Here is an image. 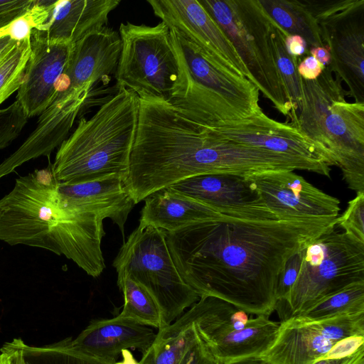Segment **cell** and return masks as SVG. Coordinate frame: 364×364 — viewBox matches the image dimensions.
<instances>
[{
    "label": "cell",
    "instance_id": "obj_1",
    "mask_svg": "<svg viewBox=\"0 0 364 364\" xmlns=\"http://www.w3.org/2000/svg\"><path fill=\"white\" fill-rule=\"evenodd\" d=\"M337 218L282 220L222 214L165 232L181 277L199 297H216L248 314L269 316L277 309V282L287 259L335 229Z\"/></svg>",
    "mask_w": 364,
    "mask_h": 364
},
{
    "label": "cell",
    "instance_id": "obj_2",
    "mask_svg": "<svg viewBox=\"0 0 364 364\" xmlns=\"http://www.w3.org/2000/svg\"><path fill=\"white\" fill-rule=\"evenodd\" d=\"M56 184L50 167L16 178L0 199V240L63 255L97 277L105 268L103 219L68 203Z\"/></svg>",
    "mask_w": 364,
    "mask_h": 364
},
{
    "label": "cell",
    "instance_id": "obj_3",
    "mask_svg": "<svg viewBox=\"0 0 364 364\" xmlns=\"http://www.w3.org/2000/svg\"><path fill=\"white\" fill-rule=\"evenodd\" d=\"M138 96L122 88L89 119L81 118L59 146L50 166L60 183H77L127 174L139 115Z\"/></svg>",
    "mask_w": 364,
    "mask_h": 364
},
{
    "label": "cell",
    "instance_id": "obj_4",
    "mask_svg": "<svg viewBox=\"0 0 364 364\" xmlns=\"http://www.w3.org/2000/svg\"><path fill=\"white\" fill-rule=\"evenodd\" d=\"M348 95L342 80L326 66L316 80L302 79L301 102L290 123L330 166L341 168L350 189L364 193V103L348 102Z\"/></svg>",
    "mask_w": 364,
    "mask_h": 364
},
{
    "label": "cell",
    "instance_id": "obj_5",
    "mask_svg": "<svg viewBox=\"0 0 364 364\" xmlns=\"http://www.w3.org/2000/svg\"><path fill=\"white\" fill-rule=\"evenodd\" d=\"M169 28L179 76L168 102L208 128L245 119L261 108L259 90L251 80L217 63Z\"/></svg>",
    "mask_w": 364,
    "mask_h": 364
},
{
    "label": "cell",
    "instance_id": "obj_6",
    "mask_svg": "<svg viewBox=\"0 0 364 364\" xmlns=\"http://www.w3.org/2000/svg\"><path fill=\"white\" fill-rule=\"evenodd\" d=\"M233 45L251 80L282 114L293 108L274 58L271 18L259 0H198Z\"/></svg>",
    "mask_w": 364,
    "mask_h": 364
},
{
    "label": "cell",
    "instance_id": "obj_7",
    "mask_svg": "<svg viewBox=\"0 0 364 364\" xmlns=\"http://www.w3.org/2000/svg\"><path fill=\"white\" fill-rule=\"evenodd\" d=\"M298 277L277 304L284 318L297 316L345 287L364 282V243L329 230L306 244Z\"/></svg>",
    "mask_w": 364,
    "mask_h": 364
},
{
    "label": "cell",
    "instance_id": "obj_8",
    "mask_svg": "<svg viewBox=\"0 0 364 364\" xmlns=\"http://www.w3.org/2000/svg\"><path fill=\"white\" fill-rule=\"evenodd\" d=\"M113 267L117 274H128L152 295L161 311L164 327L200 298L181 277L163 230L138 225L121 247Z\"/></svg>",
    "mask_w": 364,
    "mask_h": 364
},
{
    "label": "cell",
    "instance_id": "obj_9",
    "mask_svg": "<svg viewBox=\"0 0 364 364\" xmlns=\"http://www.w3.org/2000/svg\"><path fill=\"white\" fill-rule=\"evenodd\" d=\"M121 53L114 75L116 87L138 97L169 102L179 76L169 27L161 21L151 26L122 23Z\"/></svg>",
    "mask_w": 364,
    "mask_h": 364
},
{
    "label": "cell",
    "instance_id": "obj_10",
    "mask_svg": "<svg viewBox=\"0 0 364 364\" xmlns=\"http://www.w3.org/2000/svg\"><path fill=\"white\" fill-rule=\"evenodd\" d=\"M316 18L330 50L328 67L364 103V0H301Z\"/></svg>",
    "mask_w": 364,
    "mask_h": 364
},
{
    "label": "cell",
    "instance_id": "obj_11",
    "mask_svg": "<svg viewBox=\"0 0 364 364\" xmlns=\"http://www.w3.org/2000/svg\"><path fill=\"white\" fill-rule=\"evenodd\" d=\"M353 336H364V313L317 320L292 316L280 321L275 341L261 356L273 364H314Z\"/></svg>",
    "mask_w": 364,
    "mask_h": 364
},
{
    "label": "cell",
    "instance_id": "obj_12",
    "mask_svg": "<svg viewBox=\"0 0 364 364\" xmlns=\"http://www.w3.org/2000/svg\"><path fill=\"white\" fill-rule=\"evenodd\" d=\"M264 205L277 220L335 219L339 200L319 190L294 171L247 176Z\"/></svg>",
    "mask_w": 364,
    "mask_h": 364
},
{
    "label": "cell",
    "instance_id": "obj_13",
    "mask_svg": "<svg viewBox=\"0 0 364 364\" xmlns=\"http://www.w3.org/2000/svg\"><path fill=\"white\" fill-rule=\"evenodd\" d=\"M147 3L156 17L209 58L251 80L233 45L198 0H148Z\"/></svg>",
    "mask_w": 364,
    "mask_h": 364
},
{
    "label": "cell",
    "instance_id": "obj_14",
    "mask_svg": "<svg viewBox=\"0 0 364 364\" xmlns=\"http://www.w3.org/2000/svg\"><path fill=\"white\" fill-rule=\"evenodd\" d=\"M208 129L217 137L226 141L329 166L298 127L269 117L262 108L245 119Z\"/></svg>",
    "mask_w": 364,
    "mask_h": 364
},
{
    "label": "cell",
    "instance_id": "obj_15",
    "mask_svg": "<svg viewBox=\"0 0 364 364\" xmlns=\"http://www.w3.org/2000/svg\"><path fill=\"white\" fill-rule=\"evenodd\" d=\"M121 48L119 32L107 26L89 33L73 44L57 90L88 100L93 89L115 75Z\"/></svg>",
    "mask_w": 364,
    "mask_h": 364
},
{
    "label": "cell",
    "instance_id": "obj_16",
    "mask_svg": "<svg viewBox=\"0 0 364 364\" xmlns=\"http://www.w3.org/2000/svg\"><path fill=\"white\" fill-rule=\"evenodd\" d=\"M30 43L31 54L16 97L28 118L41 114L55 99L73 46L50 40L36 28Z\"/></svg>",
    "mask_w": 364,
    "mask_h": 364
},
{
    "label": "cell",
    "instance_id": "obj_17",
    "mask_svg": "<svg viewBox=\"0 0 364 364\" xmlns=\"http://www.w3.org/2000/svg\"><path fill=\"white\" fill-rule=\"evenodd\" d=\"M168 188L221 214L249 219L277 220L264 205L247 176L230 173L196 176Z\"/></svg>",
    "mask_w": 364,
    "mask_h": 364
},
{
    "label": "cell",
    "instance_id": "obj_18",
    "mask_svg": "<svg viewBox=\"0 0 364 364\" xmlns=\"http://www.w3.org/2000/svg\"><path fill=\"white\" fill-rule=\"evenodd\" d=\"M87 98L57 90L40 115L36 129L18 149L0 164V180L23 164L50 154L66 139Z\"/></svg>",
    "mask_w": 364,
    "mask_h": 364
},
{
    "label": "cell",
    "instance_id": "obj_19",
    "mask_svg": "<svg viewBox=\"0 0 364 364\" xmlns=\"http://www.w3.org/2000/svg\"><path fill=\"white\" fill-rule=\"evenodd\" d=\"M156 333L149 326L122 317L92 321L70 345L88 355L115 363L122 350L136 348L142 353L152 344Z\"/></svg>",
    "mask_w": 364,
    "mask_h": 364
},
{
    "label": "cell",
    "instance_id": "obj_20",
    "mask_svg": "<svg viewBox=\"0 0 364 364\" xmlns=\"http://www.w3.org/2000/svg\"><path fill=\"white\" fill-rule=\"evenodd\" d=\"M124 178L112 175L100 179L66 183L57 181L58 192L70 204L109 218L124 235V225L136 205L124 185Z\"/></svg>",
    "mask_w": 364,
    "mask_h": 364
},
{
    "label": "cell",
    "instance_id": "obj_21",
    "mask_svg": "<svg viewBox=\"0 0 364 364\" xmlns=\"http://www.w3.org/2000/svg\"><path fill=\"white\" fill-rule=\"evenodd\" d=\"M120 0L55 1L48 20L37 30L50 40L74 44L107 26L109 14Z\"/></svg>",
    "mask_w": 364,
    "mask_h": 364
},
{
    "label": "cell",
    "instance_id": "obj_22",
    "mask_svg": "<svg viewBox=\"0 0 364 364\" xmlns=\"http://www.w3.org/2000/svg\"><path fill=\"white\" fill-rule=\"evenodd\" d=\"M139 226L174 232L222 215L213 208L168 187L148 196Z\"/></svg>",
    "mask_w": 364,
    "mask_h": 364
},
{
    "label": "cell",
    "instance_id": "obj_23",
    "mask_svg": "<svg viewBox=\"0 0 364 364\" xmlns=\"http://www.w3.org/2000/svg\"><path fill=\"white\" fill-rule=\"evenodd\" d=\"M280 322L267 316L250 318L242 328L231 332L209 344L213 355L221 363L262 355L275 341Z\"/></svg>",
    "mask_w": 364,
    "mask_h": 364
},
{
    "label": "cell",
    "instance_id": "obj_24",
    "mask_svg": "<svg viewBox=\"0 0 364 364\" xmlns=\"http://www.w3.org/2000/svg\"><path fill=\"white\" fill-rule=\"evenodd\" d=\"M190 309L198 333L206 344L244 328L250 319L242 309L213 296L200 297Z\"/></svg>",
    "mask_w": 364,
    "mask_h": 364
},
{
    "label": "cell",
    "instance_id": "obj_25",
    "mask_svg": "<svg viewBox=\"0 0 364 364\" xmlns=\"http://www.w3.org/2000/svg\"><path fill=\"white\" fill-rule=\"evenodd\" d=\"M197 330L188 309L170 325L159 329L151 346L142 353L139 364H178L195 339Z\"/></svg>",
    "mask_w": 364,
    "mask_h": 364
},
{
    "label": "cell",
    "instance_id": "obj_26",
    "mask_svg": "<svg viewBox=\"0 0 364 364\" xmlns=\"http://www.w3.org/2000/svg\"><path fill=\"white\" fill-rule=\"evenodd\" d=\"M269 16L288 35H298L309 49L323 47L317 21L301 0H259Z\"/></svg>",
    "mask_w": 364,
    "mask_h": 364
},
{
    "label": "cell",
    "instance_id": "obj_27",
    "mask_svg": "<svg viewBox=\"0 0 364 364\" xmlns=\"http://www.w3.org/2000/svg\"><path fill=\"white\" fill-rule=\"evenodd\" d=\"M117 283L124 299L119 316L158 329L164 328L160 307L145 287L127 274H118Z\"/></svg>",
    "mask_w": 364,
    "mask_h": 364
},
{
    "label": "cell",
    "instance_id": "obj_28",
    "mask_svg": "<svg viewBox=\"0 0 364 364\" xmlns=\"http://www.w3.org/2000/svg\"><path fill=\"white\" fill-rule=\"evenodd\" d=\"M270 35L276 65L292 105L293 112L290 117L292 120L296 117L301 99L302 78L297 70L300 58L289 54L284 43L288 34L272 18Z\"/></svg>",
    "mask_w": 364,
    "mask_h": 364
},
{
    "label": "cell",
    "instance_id": "obj_29",
    "mask_svg": "<svg viewBox=\"0 0 364 364\" xmlns=\"http://www.w3.org/2000/svg\"><path fill=\"white\" fill-rule=\"evenodd\" d=\"M14 340L25 364H114L75 350L70 345V338L43 346L27 345L21 338Z\"/></svg>",
    "mask_w": 364,
    "mask_h": 364
},
{
    "label": "cell",
    "instance_id": "obj_30",
    "mask_svg": "<svg viewBox=\"0 0 364 364\" xmlns=\"http://www.w3.org/2000/svg\"><path fill=\"white\" fill-rule=\"evenodd\" d=\"M364 313V282L352 284L295 316L309 320Z\"/></svg>",
    "mask_w": 364,
    "mask_h": 364
},
{
    "label": "cell",
    "instance_id": "obj_31",
    "mask_svg": "<svg viewBox=\"0 0 364 364\" xmlns=\"http://www.w3.org/2000/svg\"><path fill=\"white\" fill-rule=\"evenodd\" d=\"M30 54L29 37L16 42L0 55V104L19 89Z\"/></svg>",
    "mask_w": 364,
    "mask_h": 364
},
{
    "label": "cell",
    "instance_id": "obj_32",
    "mask_svg": "<svg viewBox=\"0 0 364 364\" xmlns=\"http://www.w3.org/2000/svg\"><path fill=\"white\" fill-rule=\"evenodd\" d=\"M55 1L34 0L33 6L25 14L0 30V38L9 36L16 41L29 38L33 29H38L48 20Z\"/></svg>",
    "mask_w": 364,
    "mask_h": 364
},
{
    "label": "cell",
    "instance_id": "obj_33",
    "mask_svg": "<svg viewBox=\"0 0 364 364\" xmlns=\"http://www.w3.org/2000/svg\"><path fill=\"white\" fill-rule=\"evenodd\" d=\"M336 225L349 237L364 243V193H356L348 202L346 210L337 218Z\"/></svg>",
    "mask_w": 364,
    "mask_h": 364
},
{
    "label": "cell",
    "instance_id": "obj_34",
    "mask_svg": "<svg viewBox=\"0 0 364 364\" xmlns=\"http://www.w3.org/2000/svg\"><path fill=\"white\" fill-rule=\"evenodd\" d=\"M27 119L17 100L6 108L0 109V149L7 147L18 136Z\"/></svg>",
    "mask_w": 364,
    "mask_h": 364
},
{
    "label": "cell",
    "instance_id": "obj_35",
    "mask_svg": "<svg viewBox=\"0 0 364 364\" xmlns=\"http://www.w3.org/2000/svg\"><path fill=\"white\" fill-rule=\"evenodd\" d=\"M302 249L293 254L282 268L276 289L277 305L285 300L298 277L303 257Z\"/></svg>",
    "mask_w": 364,
    "mask_h": 364
},
{
    "label": "cell",
    "instance_id": "obj_36",
    "mask_svg": "<svg viewBox=\"0 0 364 364\" xmlns=\"http://www.w3.org/2000/svg\"><path fill=\"white\" fill-rule=\"evenodd\" d=\"M197 330V329H196ZM178 364H222L211 353L204 341L197 335Z\"/></svg>",
    "mask_w": 364,
    "mask_h": 364
},
{
    "label": "cell",
    "instance_id": "obj_37",
    "mask_svg": "<svg viewBox=\"0 0 364 364\" xmlns=\"http://www.w3.org/2000/svg\"><path fill=\"white\" fill-rule=\"evenodd\" d=\"M33 3V0L0 1V30L25 14Z\"/></svg>",
    "mask_w": 364,
    "mask_h": 364
},
{
    "label": "cell",
    "instance_id": "obj_38",
    "mask_svg": "<svg viewBox=\"0 0 364 364\" xmlns=\"http://www.w3.org/2000/svg\"><path fill=\"white\" fill-rule=\"evenodd\" d=\"M324 66L312 55L306 56L298 64L297 70L302 79L316 80L322 73Z\"/></svg>",
    "mask_w": 364,
    "mask_h": 364
},
{
    "label": "cell",
    "instance_id": "obj_39",
    "mask_svg": "<svg viewBox=\"0 0 364 364\" xmlns=\"http://www.w3.org/2000/svg\"><path fill=\"white\" fill-rule=\"evenodd\" d=\"M0 364H25L22 351L14 339L0 349Z\"/></svg>",
    "mask_w": 364,
    "mask_h": 364
},
{
    "label": "cell",
    "instance_id": "obj_40",
    "mask_svg": "<svg viewBox=\"0 0 364 364\" xmlns=\"http://www.w3.org/2000/svg\"><path fill=\"white\" fill-rule=\"evenodd\" d=\"M285 46L289 54L299 58L304 54H309V49L304 39L298 35H287L284 40Z\"/></svg>",
    "mask_w": 364,
    "mask_h": 364
},
{
    "label": "cell",
    "instance_id": "obj_41",
    "mask_svg": "<svg viewBox=\"0 0 364 364\" xmlns=\"http://www.w3.org/2000/svg\"><path fill=\"white\" fill-rule=\"evenodd\" d=\"M364 358V348L355 353L343 358H322L314 364H353L355 362Z\"/></svg>",
    "mask_w": 364,
    "mask_h": 364
},
{
    "label": "cell",
    "instance_id": "obj_42",
    "mask_svg": "<svg viewBox=\"0 0 364 364\" xmlns=\"http://www.w3.org/2000/svg\"><path fill=\"white\" fill-rule=\"evenodd\" d=\"M309 54L318 60L324 67L331 62V55L328 47H314L309 48Z\"/></svg>",
    "mask_w": 364,
    "mask_h": 364
},
{
    "label": "cell",
    "instance_id": "obj_43",
    "mask_svg": "<svg viewBox=\"0 0 364 364\" xmlns=\"http://www.w3.org/2000/svg\"><path fill=\"white\" fill-rule=\"evenodd\" d=\"M222 364H273L261 355L252 356L223 363Z\"/></svg>",
    "mask_w": 364,
    "mask_h": 364
},
{
    "label": "cell",
    "instance_id": "obj_44",
    "mask_svg": "<svg viewBox=\"0 0 364 364\" xmlns=\"http://www.w3.org/2000/svg\"><path fill=\"white\" fill-rule=\"evenodd\" d=\"M123 356V360L119 363H115L114 364H139V363L136 362L132 354L127 349L122 350V352Z\"/></svg>",
    "mask_w": 364,
    "mask_h": 364
},
{
    "label": "cell",
    "instance_id": "obj_45",
    "mask_svg": "<svg viewBox=\"0 0 364 364\" xmlns=\"http://www.w3.org/2000/svg\"><path fill=\"white\" fill-rule=\"evenodd\" d=\"M16 42L17 41L12 40L9 36L0 38V55Z\"/></svg>",
    "mask_w": 364,
    "mask_h": 364
},
{
    "label": "cell",
    "instance_id": "obj_46",
    "mask_svg": "<svg viewBox=\"0 0 364 364\" xmlns=\"http://www.w3.org/2000/svg\"><path fill=\"white\" fill-rule=\"evenodd\" d=\"M353 364H364V358L355 362Z\"/></svg>",
    "mask_w": 364,
    "mask_h": 364
}]
</instances>
